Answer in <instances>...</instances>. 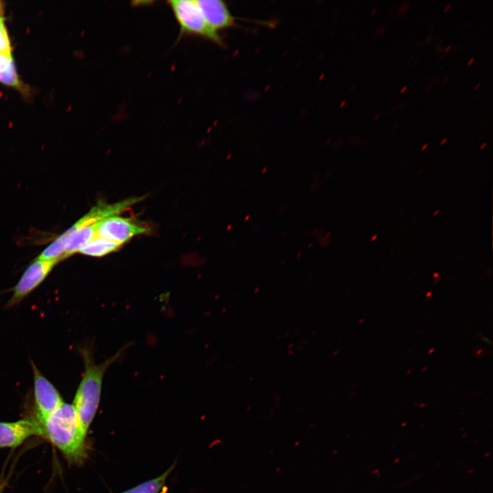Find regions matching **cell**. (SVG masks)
Listing matches in <instances>:
<instances>
[{
  "instance_id": "obj_1",
  "label": "cell",
  "mask_w": 493,
  "mask_h": 493,
  "mask_svg": "<svg viewBox=\"0 0 493 493\" xmlns=\"http://www.w3.org/2000/svg\"><path fill=\"white\" fill-rule=\"evenodd\" d=\"M128 345L123 346L100 364L95 362L92 345H85L79 349L85 370L73 405L76 410L81 429L86 436L99 405L104 375L107 369L122 357Z\"/></svg>"
},
{
  "instance_id": "obj_2",
  "label": "cell",
  "mask_w": 493,
  "mask_h": 493,
  "mask_svg": "<svg viewBox=\"0 0 493 493\" xmlns=\"http://www.w3.org/2000/svg\"><path fill=\"white\" fill-rule=\"evenodd\" d=\"M47 438L71 464L81 465L88 455L86 435L83 433L74 406L64 403L42 423Z\"/></svg>"
},
{
  "instance_id": "obj_3",
  "label": "cell",
  "mask_w": 493,
  "mask_h": 493,
  "mask_svg": "<svg viewBox=\"0 0 493 493\" xmlns=\"http://www.w3.org/2000/svg\"><path fill=\"white\" fill-rule=\"evenodd\" d=\"M168 4L179 25L180 36L197 35L221 44L218 32L207 24L197 1L171 0Z\"/></svg>"
},
{
  "instance_id": "obj_4",
  "label": "cell",
  "mask_w": 493,
  "mask_h": 493,
  "mask_svg": "<svg viewBox=\"0 0 493 493\" xmlns=\"http://www.w3.org/2000/svg\"><path fill=\"white\" fill-rule=\"evenodd\" d=\"M34 375V395L37 421L40 424L64 402L56 388L31 362Z\"/></svg>"
},
{
  "instance_id": "obj_5",
  "label": "cell",
  "mask_w": 493,
  "mask_h": 493,
  "mask_svg": "<svg viewBox=\"0 0 493 493\" xmlns=\"http://www.w3.org/2000/svg\"><path fill=\"white\" fill-rule=\"evenodd\" d=\"M58 262L36 258L26 268L13 288V294L5 305L12 308L34 290L47 277Z\"/></svg>"
},
{
  "instance_id": "obj_6",
  "label": "cell",
  "mask_w": 493,
  "mask_h": 493,
  "mask_svg": "<svg viewBox=\"0 0 493 493\" xmlns=\"http://www.w3.org/2000/svg\"><path fill=\"white\" fill-rule=\"evenodd\" d=\"M149 231V228L138 224L131 218L116 215L106 218L99 223L97 236L122 245L131 238L147 233Z\"/></svg>"
},
{
  "instance_id": "obj_7",
  "label": "cell",
  "mask_w": 493,
  "mask_h": 493,
  "mask_svg": "<svg viewBox=\"0 0 493 493\" xmlns=\"http://www.w3.org/2000/svg\"><path fill=\"white\" fill-rule=\"evenodd\" d=\"M34 435L43 436L42 426L37 420L0 422V448H16Z\"/></svg>"
},
{
  "instance_id": "obj_8",
  "label": "cell",
  "mask_w": 493,
  "mask_h": 493,
  "mask_svg": "<svg viewBox=\"0 0 493 493\" xmlns=\"http://www.w3.org/2000/svg\"><path fill=\"white\" fill-rule=\"evenodd\" d=\"M207 24L216 31L235 25L233 16L220 0H197Z\"/></svg>"
},
{
  "instance_id": "obj_9",
  "label": "cell",
  "mask_w": 493,
  "mask_h": 493,
  "mask_svg": "<svg viewBox=\"0 0 493 493\" xmlns=\"http://www.w3.org/2000/svg\"><path fill=\"white\" fill-rule=\"evenodd\" d=\"M121 246L118 243L96 236L79 252L85 255L99 257L118 250Z\"/></svg>"
},
{
  "instance_id": "obj_10",
  "label": "cell",
  "mask_w": 493,
  "mask_h": 493,
  "mask_svg": "<svg viewBox=\"0 0 493 493\" xmlns=\"http://www.w3.org/2000/svg\"><path fill=\"white\" fill-rule=\"evenodd\" d=\"M174 467L175 464L156 478L142 483L121 493H162L166 488V479Z\"/></svg>"
},
{
  "instance_id": "obj_11",
  "label": "cell",
  "mask_w": 493,
  "mask_h": 493,
  "mask_svg": "<svg viewBox=\"0 0 493 493\" xmlns=\"http://www.w3.org/2000/svg\"><path fill=\"white\" fill-rule=\"evenodd\" d=\"M0 53L8 57L11 55V46L4 24V18L0 15Z\"/></svg>"
},
{
  "instance_id": "obj_12",
  "label": "cell",
  "mask_w": 493,
  "mask_h": 493,
  "mask_svg": "<svg viewBox=\"0 0 493 493\" xmlns=\"http://www.w3.org/2000/svg\"><path fill=\"white\" fill-rule=\"evenodd\" d=\"M8 479L3 476L0 477V493H3L4 489L7 486Z\"/></svg>"
},
{
  "instance_id": "obj_13",
  "label": "cell",
  "mask_w": 493,
  "mask_h": 493,
  "mask_svg": "<svg viewBox=\"0 0 493 493\" xmlns=\"http://www.w3.org/2000/svg\"><path fill=\"white\" fill-rule=\"evenodd\" d=\"M409 3H410L409 1H406V2H404L401 5V6L399 8V15H401V16L404 15L407 12Z\"/></svg>"
},
{
  "instance_id": "obj_14",
  "label": "cell",
  "mask_w": 493,
  "mask_h": 493,
  "mask_svg": "<svg viewBox=\"0 0 493 493\" xmlns=\"http://www.w3.org/2000/svg\"><path fill=\"white\" fill-rule=\"evenodd\" d=\"M385 31V27H381L378 29L377 31H375V35H381L383 34Z\"/></svg>"
},
{
  "instance_id": "obj_15",
  "label": "cell",
  "mask_w": 493,
  "mask_h": 493,
  "mask_svg": "<svg viewBox=\"0 0 493 493\" xmlns=\"http://www.w3.org/2000/svg\"><path fill=\"white\" fill-rule=\"evenodd\" d=\"M433 277L435 278V279H439V273H433Z\"/></svg>"
},
{
  "instance_id": "obj_16",
  "label": "cell",
  "mask_w": 493,
  "mask_h": 493,
  "mask_svg": "<svg viewBox=\"0 0 493 493\" xmlns=\"http://www.w3.org/2000/svg\"><path fill=\"white\" fill-rule=\"evenodd\" d=\"M474 60H475L474 58H471L470 60V61L468 62V65L470 66L473 62Z\"/></svg>"
},
{
  "instance_id": "obj_17",
  "label": "cell",
  "mask_w": 493,
  "mask_h": 493,
  "mask_svg": "<svg viewBox=\"0 0 493 493\" xmlns=\"http://www.w3.org/2000/svg\"><path fill=\"white\" fill-rule=\"evenodd\" d=\"M446 140H447V138H444V139L441 141L440 144H441V145L444 144L446 142Z\"/></svg>"
},
{
  "instance_id": "obj_18",
  "label": "cell",
  "mask_w": 493,
  "mask_h": 493,
  "mask_svg": "<svg viewBox=\"0 0 493 493\" xmlns=\"http://www.w3.org/2000/svg\"><path fill=\"white\" fill-rule=\"evenodd\" d=\"M377 238V235L375 234L371 238V241H374Z\"/></svg>"
},
{
  "instance_id": "obj_19",
  "label": "cell",
  "mask_w": 493,
  "mask_h": 493,
  "mask_svg": "<svg viewBox=\"0 0 493 493\" xmlns=\"http://www.w3.org/2000/svg\"><path fill=\"white\" fill-rule=\"evenodd\" d=\"M427 147H428V144L426 143V144H424V146L421 148V150H425Z\"/></svg>"
},
{
  "instance_id": "obj_20",
  "label": "cell",
  "mask_w": 493,
  "mask_h": 493,
  "mask_svg": "<svg viewBox=\"0 0 493 493\" xmlns=\"http://www.w3.org/2000/svg\"><path fill=\"white\" fill-rule=\"evenodd\" d=\"M485 146H486V142H484V143L481 146L480 149L482 150L483 149H484V147H485Z\"/></svg>"
},
{
  "instance_id": "obj_21",
  "label": "cell",
  "mask_w": 493,
  "mask_h": 493,
  "mask_svg": "<svg viewBox=\"0 0 493 493\" xmlns=\"http://www.w3.org/2000/svg\"><path fill=\"white\" fill-rule=\"evenodd\" d=\"M406 89H407V86H404V87L402 88V90H401L400 92H401V93H403L404 91L406 90Z\"/></svg>"
},
{
  "instance_id": "obj_22",
  "label": "cell",
  "mask_w": 493,
  "mask_h": 493,
  "mask_svg": "<svg viewBox=\"0 0 493 493\" xmlns=\"http://www.w3.org/2000/svg\"><path fill=\"white\" fill-rule=\"evenodd\" d=\"M451 45L448 46V47L446 48V49L444 50V52L448 51V50L451 49Z\"/></svg>"
},
{
  "instance_id": "obj_23",
  "label": "cell",
  "mask_w": 493,
  "mask_h": 493,
  "mask_svg": "<svg viewBox=\"0 0 493 493\" xmlns=\"http://www.w3.org/2000/svg\"><path fill=\"white\" fill-rule=\"evenodd\" d=\"M431 294H432V292H428L427 293V296H428V297H430L431 295Z\"/></svg>"
},
{
  "instance_id": "obj_24",
  "label": "cell",
  "mask_w": 493,
  "mask_h": 493,
  "mask_svg": "<svg viewBox=\"0 0 493 493\" xmlns=\"http://www.w3.org/2000/svg\"><path fill=\"white\" fill-rule=\"evenodd\" d=\"M439 212H440V210H437L433 213V216L437 215Z\"/></svg>"
},
{
  "instance_id": "obj_25",
  "label": "cell",
  "mask_w": 493,
  "mask_h": 493,
  "mask_svg": "<svg viewBox=\"0 0 493 493\" xmlns=\"http://www.w3.org/2000/svg\"><path fill=\"white\" fill-rule=\"evenodd\" d=\"M449 8H450V4L447 5L446 8L444 10V12H446Z\"/></svg>"
},
{
  "instance_id": "obj_26",
  "label": "cell",
  "mask_w": 493,
  "mask_h": 493,
  "mask_svg": "<svg viewBox=\"0 0 493 493\" xmlns=\"http://www.w3.org/2000/svg\"><path fill=\"white\" fill-rule=\"evenodd\" d=\"M376 10H377L376 8L374 9V10H372V13H371V15H373V14H375V12H376Z\"/></svg>"
},
{
  "instance_id": "obj_27",
  "label": "cell",
  "mask_w": 493,
  "mask_h": 493,
  "mask_svg": "<svg viewBox=\"0 0 493 493\" xmlns=\"http://www.w3.org/2000/svg\"><path fill=\"white\" fill-rule=\"evenodd\" d=\"M480 84H478V85L475 88V90H477L478 88L479 87Z\"/></svg>"
},
{
  "instance_id": "obj_28",
  "label": "cell",
  "mask_w": 493,
  "mask_h": 493,
  "mask_svg": "<svg viewBox=\"0 0 493 493\" xmlns=\"http://www.w3.org/2000/svg\"><path fill=\"white\" fill-rule=\"evenodd\" d=\"M379 117V114H377L375 117L374 118L375 120H376Z\"/></svg>"
},
{
  "instance_id": "obj_29",
  "label": "cell",
  "mask_w": 493,
  "mask_h": 493,
  "mask_svg": "<svg viewBox=\"0 0 493 493\" xmlns=\"http://www.w3.org/2000/svg\"><path fill=\"white\" fill-rule=\"evenodd\" d=\"M433 350H434L433 349H431L430 351L429 352V353H431L432 351H433Z\"/></svg>"
},
{
  "instance_id": "obj_30",
  "label": "cell",
  "mask_w": 493,
  "mask_h": 493,
  "mask_svg": "<svg viewBox=\"0 0 493 493\" xmlns=\"http://www.w3.org/2000/svg\"><path fill=\"white\" fill-rule=\"evenodd\" d=\"M1 7H2V6L1 5V3H0V14H1Z\"/></svg>"
}]
</instances>
